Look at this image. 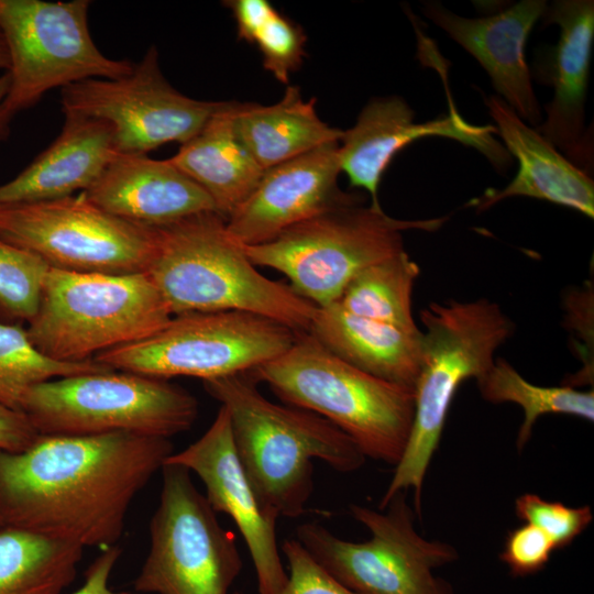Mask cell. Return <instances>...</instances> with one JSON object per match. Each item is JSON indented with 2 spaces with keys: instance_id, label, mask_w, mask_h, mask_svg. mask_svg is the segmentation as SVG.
<instances>
[{
  "instance_id": "1f68e13d",
  "label": "cell",
  "mask_w": 594,
  "mask_h": 594,
  "mask_svg": "<svg viewBox=\"0 0 594 594\" xmlns=\"http://www.w3.org/2000/svg\"><path fill=\"white\" fill-rule=\"evenodd\" d=\"M515 512L519 519L543 531L554 550L572 543L593 520L592 509L587 505L570 507L531 493L516 499Z\"/></svg>"
},
{
  "instance_id": "f35d334b",
  "label": "cell",
  "mask_w": 594,
  "mask_h": 594,
  "mask_svg": "<svg viewBox=\"0 0 594 594\" xmlns=\"http://www.w3.org/2000/svg\"><path fill=\"white\" fill-rule=\"evenodd\" d=\"M3 526H6V525H4L3 519H2V517H1V514H0V529H1Z\"/></svg>"
},
{
  "instance_id": "7a4b0ae2",
  "label": "cell",
  "mask_w": 594,
  "mask_h": 594,
  "mask_svg": "<svg viewBox=\"0 0 594 594\" xmlns=\"http://www.w3.org/2000/svg\"><path fill=\"white\" fill-rule=\"evenodd\" d=\"M204 387L229 414L233 444L254 491L279 516L306 512L314 459L342 473L365 463L339 428L311 411L272 403L249 373L205 381Z\"/></svg>"
},
{
  "instance_id": "9a60e30c",
  "label": "cell",
  "mask_w": 594,
  "mask_h": 594,
  "mask_svg": "<svg viewBox=\"0 0 594 594\" xmlns=\"http://www.w3.org/2000/svg\"><path fill=\"white\" fill-rule=\"evenodd\" d=\"M164 464H176L202 482L205 497L216 513L228 515L240 530L252 558L260 594H279L286 585L276 539L278 513L265 505L238 458L227 409L220 406L206 432Z\"/></svg>"
},
{
  "instance_id": "30bf717a",
  "label": "cell",
  "mask_w": 594,
  "mask_h": 594,
  "mask_svg": "<svg viewBox=\"0 0 594 594\" xmlns=\"http://www.w3.org/2000/svg\"><path fill=\"white\" fill-rule=\"evenodd\" d=\"M297 333L273 319L244 311L187 312L173 316L146 339L94 360L116 371L205 382L252 372L285 353Z\"/></svg>"
},
{
  "instance_id": "44dd1931",
  "label": "cell",
  "mask_w": 594,
  "mask_h": 594,
  "mask_svg": "<svg viewBox=\"0 0 594 594\" xmlns=\"http://www.w3.org/2000/svg\"><path fill=\"white\" fill-rule=\"evenodd\" d=\"M490 116L496 123L497 134L510 156L518 161L513 180L502 190H487L473 200L477 211L512 197H529L574 209L594 217V182L574 165L534 127L528 125L498 96L484 98Z\"/></svg>"
},
{
  "instance_id": "74e56055",
  "label": "cell",
  "mask_w": 594,
  "mask_h": 594,
  "mask_svg": "<svg viewBox=\"0 0 594 594\" xmlns=\"http://www.w3.org/2000/svg\"><path fill=\"white\" fill-rule=\"evenodd\" d=\"M9 67H10V59H9L8 50L3 41V37L0 33V69H4L7 72Z\"/></svg>"
},
{
  "instance_id": "484cf974",
  "label": "cell",
  "mask_w": 594,
  "mask_h": 594,
  "mask_svg": "<svg viewBox=\"0 0 594 594\" xmlns=\"http://www.w3.org/2000/svg\"><path fill=\"white\" fill-rule=\"evenodd\" d=\"M84 548L24 529H0V594H62Z\"/></svg>"
},
{
  "instance_id": "5b68a950",
  "label": "cell",
  "mask_w": 594,
  "mask_h": 594,
  "mask_svg": "<svg viewBox=\"0 0 594 594\" xmlns=\"http://www.w3.org/2000/svg\"><path fill=\"white\" fill-rule=\"evenodd\" d=\"M420 319L425 331L413 427L378 507L383 510L396 493L413 488L418 518L426 472L455 393L464 381L477 380L491 369L496 350L514 332L513 321L499 305L484 298L432 302L420 311Z\"/></svg>"
},
{
  "instance_id": "603a6c76",
  "label": "cell",
  "mask_w": 594,
  "mask_h": 594,
  "mask_svg": "<svg viewBox=\"0 0 594 594\" xmlns=\"http://www.w3.org/2000/svg\"><path fill=\"white\" fill-rule=\"evenodd\" d=\"M308 332L346 363L414 388L420 370L421 330L356 316L334 302L317 307Z\"/></svg>"
},
{
  "instance_id": "5bb4252c",
  "label": "cell",
  "mask_w": 594,
  "mask_h": 594,
  "mask_svg": "<svg viewBox=\"0 0 594 594\" xmlns=\"http://www.w3.org/2000/svg\"><path fill=\"white\" fill-rule=\"evenodd\" d=\"M221 101L189 98L164 77L155 46L117 79L91 78L62 88V109L108 123L119 153L147 154L189 141Z\"/></svg>"
},
{
  "instance_id": "7402d4cb",
  "label": "cell",
  "mask_w": 594,
  "mask_h": 594,
  "mask_svg": "<svg viewBox=\"0 0 594 594\" xmlns=\"http://www.w3.org/2000/svg\"><path fill=\"white\" fill-rule=\"evenodd\" d=\"M64 116L58 136L19 175L0 186V206L86 191L119 154L108 123L76 113Z\"/></svg>"
},
{
  "instance_id": "60d3db41",
  "label": "cell",
  "mask_w": 594,
  "mask_h": 594,
  "mask_svg": "<svg viewBox=\"0 0 594 594\" xmlns=\"http://www.w3.org/2000/svg\"><path fill=\"white\" fill-rule=\"evenodd\" d=\"M1 33V32H0Z\"/></svg>"
},
{
  "instance_id": "f1b7e54d",
  "label": "cell",
  "mask_w": 594,
  "mask_h": 594,
  "mask_svg": "<svg viewBox=\"0 0 594 594\" xmlns=\"http://www.w3.org/2000/svg\"><path fill=\"white\" fill-rule=\"evenodd\" d=\"M112 369L97 363L63 362L40 351L21 323L0 321V405L20 410L24 395L32 387L52 380Z\"/></svg>"
},
{
  "instance_id": "d590c367",
  "label": "cell",
  "mask_w": 594,
  "mask_h": 594,
  "mask_svg": "<svg viewBox=\"0 0 594 594\" xmlns=\"http://www.w3.org/2000/svg\"><path fill=\"white\" fill-rule=\"evenodd\" d=\"M120 556L121 549L117 544L102 549L88 566L84 584L72 594H130L110 586V576Z\"/></svg>"
},
{
  "instance_id": "3957f363",
  "label": "cell",
  "mask_w": 594,
  "mask_h": 594,
  "mask_svg": "<svg viewBox=\"0 0 594 594\" xmlns=\"http://www.w3.org/2000/svg\"><path fill=\"white\" fill-rule=\"evenodd\" d=\"M216 211L160 227L146 270L173 316L244 311L308 332L317 307L288 284L262 275Z\"/></svg>"
},
{
  "instance_id": "ffe728a7",
  "label": "cell",
  "mask_w": 594,
  "mask_h": 594,
  "mask_svg": "<svg viewBox=\"0 0 594 594\" xmlns=\"http://www.w3.org/2000/svg\"><path fill=\"white\" fill-rule=\"evenodd\" d=\"M86 197L123 220L153 228L216 211L210 196L169 160L119 153Z\"/></svg>"
},
{
  "instance_id": "d6a6232c",
  "label": "cell",
  "mask_w": 594,
  "mask_h": 594,
  "mask_svg": "<svg viewBox=\"0 0 594 594\" xmlns=\"http://www.w3.org/2000/svg\"><path fill=\"white\" fill-rule=\"evenodd\" d=\"M282 551L289 574L279 594H354L321 566L297 539H285Z\"/></svg>"
},
{
  "instance_id": "8d00e7d4",
  "label": "cell",
  "mask_w": 594,
  "mask_h": 594,
  "mask_svg": "<svg viewBox=\"0 0 594 594\" xmlns=\"http://www.w3.org/2000/svg\"><path fill=\"white\" fill-rule=\"evenodd\" d=\"M10 89V75L8 72L0 75V142L10 135V123L13 117L7 111L4 101Z\"/></svg>"
},
{
  "instance_id": "ac0fdd59",
  "label": "cell",
  "mask_w": 594,
  "mask_h": 594,
  "mask_svg": "<svg viewBox=\"0 0 594 594\" xmlns=\"http://www.w3.org/2000/svg\"><path fill=\"white\" fill-rule=\"evenodd\" d=\"M339 142L265 169L251 195L227 219L232 239L241 245L262 244L319 213L362 202L360 195L338 186Z\"/></svg>"
},
{
  "instance_id": "cb8c5ba5",
  "label": "cell",
  "mask_w": 594,
  "mask_h": 594,
  "mask_svg": "<svg viewBox=\"0 0 594 594\" xmlns=\"http://www.w3.org/2000/svg\"><path fill=\"white\" fill-rule=\"evenodd\" d=\"M235 107L234 101H221L201 130L168 158L210 196L226 219L264 173L237 130Z\"/></svg>"
},
{
  "instance_id": "6da1fadb",
  "label": "cell",
  "mask_w": 594,
  "mask_h": 594,
  "mask_svg": "<svg viewBox=\"0 0 594 594\" xmlns=\"http://www.w3.org/2000/svg\"><path fill=\"white\" fill-rule=\"evenodd\" d=\"M174 453L167 438L130 432L44 436L0 450L6 526L82 547L120 540L131 503Z\"/></svg>"
},
{
  "instance_id": "2e32d148",
  "label": "cell",
  "mask_w": 594,
  "mask_h": 594,
  "mask_svg": "<svg viewBox=\"0 0 594 594\" xmlns=\"http://www.w3.org/2000/svg\"><path fill=\"white\" fill-rule=\"evenodd\" d=\"M495 125H474L454 107L448 116L417 123L415 112L398 96L372 99L355 124L343 131L339 142L340 169L351 187L366 190L371 205L381 207L378 188L394 156L411 142L427 136L455 140L481 152L498 173H506L512 156L494 136Z\"/></svg>"
},
{
  "instance_id": "8fae6325",
  "label": "cell",
  "mask_w": 594,
  "mask_h": 594,
  "mask_svg": "<svg viewBox=\"0 0 594 594\" xmlns=\"http://www.w3.org/2000/svg\"><path fill=\"white\" fill-rule=\"evenodd\" d=\"M89 7L88 0H0V32L10 59L4 107L12 117L53 88L132 72L130 61L109 58L95 44Z\"/></svg>"
},
{
  "instance_id": "e575fe53",
  "label": "cell",
  "mask_w": 594,
  "mask_h": 594,
  "mask_svg": "<svg viewBox=\"0 0 594 594\" xmlns=\"http://www.w3.org/2000/svg\"><path fill=\"white\" fill-rule=\"evenodd\" d=\"M38 436L24 413L0 405V450L22 452L31 447Z\"/></svg>"
},
{
  "instance_id": "52a82bcc",
  "label": "cell",
  "mask_w": 594,
  "mask_h": 594,
  "mask_svg": "<svg viewBox=\"0 0 594 594\" xmlns=\"http://www.w3.org/2000/svg\"><path fill=\"white\" fill-rule=\"evenodd\" d=\"M447 219L400 220L381 207L355 202L295 224L268 242L242 248L255 266L283 273L298 295L326 307L339 301L362 270L405 251L404 231H436Z\"/></svg>"
},
{
  "instance_id": "8992f818",
  "label": "cell",
  "mask_w": 594,
  "mask_h": 594,
  "mask_svg": "<svg viewBox=\"0 0 594 594\" xmlns=\"http://www.w3.org/2000/svg\"><path fill=\"white\" fill-rule=\"evenodd\" d=\"M172 317L146 272L108 274L51 267L26 332L47 356L86 362L146 339Z\"/></svg>"
},
{
  "instance_id": "f546056e",
  "label": "cell",
  "mask_w": 594,
  "mask_h": 594,
  "mask_svg": "<svg viewBox=\"0 0 594 594\" xmlns=\"http://www.w3.org/2000/svg\"><path fill=\"white\" fill-rule=\"evenodd\" d=\"M51 266L38 255L0 238V321L29 322Z\"/></svg>"
},
{
  "instance_id": "9c48e42d",
  "label": "cell",
  "mask_w": 594,
  "mask_h": 594,
  "mask_svg": "<svg viewBox=\"0 0 594 594\" xmlns=\"http://www.w3.org/2000/svg\"><path fill=\"white\" fill-rule=\"evenodd\" d=\"M371 538L346 541L311 521L296 528L297 540L332 576L354 594H454L433 570L458 559L449 543L428 540L414 525L406 492L396 493L383 510L350 505Z\"/></svg>"
},
{
  "instance_id": "d6986e66",
  "label": "cell",
  "mask_w": 594,
  "mask_h": 594,
  "mask_svg": "<svg viewBox=\"0 0 594 594\" xmlns=\"http://www.w3.org/2000/svg\"><path fill=\"white\" fill-rule=\"evenodd\" d=\"M547 4L544 0H521L480 18L458 15L438 1H425L421 10L480 63L498 97L536 128L542 112L531 85L525 47Z\"/></svg>"
},
{
  "instance_id": "d4e9b609",
  "label": "cell",
  "mask_w": 594,
  "mask_h": 594,
  "mask_svg": "<svg viewBox=\"0 0 594 594\" xmlns=\"http://www.w3.org/2000/svg\"><path fill=\"white\" fill-rule=\"evenodd\" d=\"M234 121L264 170L339 142L343 133L323 122L316 111V99L305 100L296 86H288L283 98L272 106L237 102Z\"/></svg>"
},
{
  "instance_id": "ba28073f",
  "label": "cell",
  "mask_w": 594,
  "mask_h": 594,
  "mask_svg": "<svg viewBox=\"0 0 594 594\" xmlns=\"http://www.w3.org/2000/svg\"><path fill=\"white\" fill-rule=\"evenodd\" d=\"M20 411L44 436L130 432L169 439L191 428L198 402L166 380L111 370L38 384L24 395Z\"/></svg>"
},
{
  "instance_id": "e0dca14e",
  "label": "cell",
  "mask_w": 594,
  "mask_h": 594,
  "mask_svg": "<svg viewBox=\"0 0 594 594\" xmlns=\"http://www.w3.org/2000/svg\"><path fill=\"white\" fill-rule=\"evenodd\" d=\"M543 25L556 24L554 46L539 51L534 76L553 88L546 119L535 129L561 154L588 174L593 167V142L585 128L586 99L594 42L593 0H556L547 4Z\"/></svg>"
},
{
  "instance_id": "4dcf8cb0",
  "label": "cell",
  "mask_w": 594,
  "mask_h": 594,
  "mask_svg": "<svg viewBox=\"0 0 594 594\" xmlns=\"http://www.w3.org/2000/svg\"><path fill=\"white\" fill-rule=\"evenodd\" d=\"M238 38L256 45L263 67L280 82L301 65L307 41L304 30L265 1L255 16L238 30Z\"/></svg>"
},
{
  "instance_id": "7c38bea8",
  "label": "cell",
  "mask_w": 594,
  "mask_h": 594,
  "mask_svg": "<svg viewBox=\"0 0 594 594\" xmlns=\"http://www.w3.org/2000/svg\"><path fill=\"white\" fill-rule=\"evenodd\" d=\"M150 549L133 582L139 593L228 594L242 570L232 531L223 528L184 466L164 464Z\"/></svg>"
},
{
  "instance_id": "836d02e7",
  "label": "cell",
  "mask_w": 594,
  "mask_h": 594,
  "mask_svg": "<svg viewBox=\"0 0 594 594\" xmlns=\"http://www.w3.org/2000/svg\"><path fill=\"white\" fill-rule=\"evenodd\" d=\"M553 550L551 540L543 531L525 524L508 532L499 557L512 574L525 576L542 570Z\"/></svg>"
},
{
  "instance_id": "4fadbf2b",
  "label": "cell",
  "mask_w": 594,
  "mask_h": 594,
  "mask_svg": "<svg viewBox=\"0 0 594 594\" xmlns=\"http://www.w3.org/2000/svg\"><path fill=\"white\" fill-rule=\"evenodd\" d=\"M0 238L51 267L108 274L146 272L158 229L118 218L84 193L0 206Z\"/></svg>"
},
{
  "instance_id": "83f0119b",
  "label": "cell",
  "mask_w": 594,
  "mask_h": 594,
  "mask_svg": "<svg viewBox=\"0 0 594 594\" xmlns=\"http://www.w3.org/2000/svg\"><path fill=\"white\" fill-rule=\"evenodd\" d=\"M482 397L494 404L514 403L524 410L516 447L521 451L529 441L536 420L542 415L562 414L594 419V393L573 386H539L526 381L506 360L497 359L476 380Z\"/></svg>"
},
{
  "instance_id": "ab89813d",
  "label": "cell",
  "mask_w": 594,
  "mask_h": 594,
  "mask_svg": "<svg viewBox=\"0 0 594 594\" xmlns=\"http://www.w3.org/2000/svg\"><path fill=\"white\" fill-rule=\"evenodd\" d=\"M233 594H242V593H240V592H235V593H233Z\"/></svg>"
},
{
  "instance_id": "4316f807",
  "label": "cell",
  "mask_w": 594,
  "mask_h": 594,
  "mask_svg": "<svg viewBox=\"0 0 594 594\" xmlns=\"http://www.w3.org/2000/svg\"><path fill=\"white\" fill-rule=\"evenodd\" d=\"M419 273L418 264L403 251L358 273L338 302L356 316L419 331L413 316V292Z\"/></svg>"
},
{
  "instance_id": "277c9868",
  "label": "cell",
  "mask_w": 594,
  "mask_h": 594,
  "mask_svg": "<svg viewBox=\"0 0 594 594\" xmlns=\"http://www.w3.org/2000/svg\"><path fill=\"white\" fill-rule=\"evenodd\" d=\"M286 405L311 411L344 432L365 458L396 465L415 415L414 388L373 376L298 332L278 358L249 373Z\"/></svg>"
}]
</instances>
